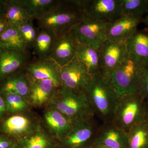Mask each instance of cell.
Returning a JSON list of instances; mask_svg holds the SVG:
<instances>
[{
    "mask_svg": "<svg viewBox=\"0 0 148 148\" xmlns=\"http://www.w3.org/2000/svg\"><path fill=\"white\" fill-rule=\"evenodd\" d=\"M85 0L58 1L43 16L37 19L39 29H47L55 36L72 30L84 15Z\"/></svg>",
    "mask_w": 148,
    "mask_h": 148,
    "instance_id": "1",
    "label": "cell"
},
{
    "mask_svg": "<svg viewBox=\"0 0 148 148\" xmlns=\"http://www.w3.org/2000/svg\"><path fill=\"white\" fill-rule=\"evenodd\" d=\"M84 91L94 115L103 122L112 120L119 96L110 77L101 72L91 76Z\"/></svg>",
    "mask_w": 148,
    "mask_h": 148,
    "instance_id": "2",
    "label": "cell"
},
{
    "mask_svg": "<svg viewBox=\"0 0 148 148\" xmlns=\"http://www.w3.org/2000/svg\"><path fill=\"white\" fill-rule=\"evenodd\" d=\"M46 108L56 109L73 121L94 116L84 91L76 92L64 87L57 90Z\"/></svg>",
    "mask_w": 148,
    "mask_h": 148,
    "instance_id": "3",
    "label": "cell"
},
{
    "mask_svg": "<svg viewBox=\"0 0 148 148\" xmlns=\"http://www.w3.org/2000/svg\"><path fill=\"white\" fill-rule=\"evenodd\" d=\"M148 119L147 101L138 92L119 96L112 120L128 133L132 126Z\"/></svg>",
    "mask_w": 148,
    "mask_h": 148,
    "instance_id": "4",
    "label": "cell"
},
{
    "mask_svg": "<svg viewBox=\"0 0 148 148\" xmlns=\"http://www.w3.org/2000/svg\"><path fill=\"white\" fill-rule=\"evenodd\" d=\"M128 55L119 66L109 75L119 96L137 92V85L143 69Z\"/></svg>",
    "mask_w": 148,
    "mask_h": 148,
    "instance_id": "5",
    "label": "cell"
},
{
    "mask_svg": "<svg viewBox=\"0 0 148 148\" xmlns=\"http://www.w3.org/2000/svg\"><path fill=\"white\" fill-rule=\"evenodd\" d=\"M94 117L73 121V127L60 142L62 148H81L93 142L98 127Z\"/></svg>",
    "mask_w": 148,
    "mask_h": 148,
    "instance_id": "6",
    "label": "cell"
},
{
    "mask_svg": "<svg viewBox=\"0 0 148 148\" xmlns=\"http://www.w3.org/2000/svg\"><path fill=\"white\" fill-rule=\"evenodd\" d=\"M26 113L13 114L3 120L0 127L2 135L17 142L34 133L40 123Z\"/></svg>",
    "mask_w": 148,
    "mask_h": 148,
    "instance_id": "7",
    "label": "cell"
},
{
    "mask_svg": "<svg viewBox=\"0 0 148 148\" xmlns=\"http://www.w3.org/2000/svg\"><path fill=\"white\" fill-rule=\"evenodd\" d=\"M108 23L92 20L84 16L80 22L73 28L80 44L91 46L99 49L106 39Z\"/></svg>",
    "mask_w": 148,
    "mask_h": 148,
    "instance_id": "8",
    "label": "cell"
},
{
    "mask_svg": "<svg viewBox=\"0 0 148 148\" xmlns=\"http://www.w3.org/2000/svg\"><path fill=\"white\" fill-rule=\"evenodd\" d=\"M80 44L73 29L61 33L56 36L53 49L48 58L62 68L76 57Z\"/></svg>",
    "mask_w": 148,
    "mask_h": 148,
    "instance_id": "9",
    "label": "cell"
},
{
    "mask_svg": "<svg viewBox=\"0 0 148 148\" xmlns=\"http://www.w3.org/2000/svg\"><path fill=\"white\" fill-rule=\"evenodd\" d=\"M61 77L62 87L81 92L84 91L91 75L85 65L75 57L61 68Z\"/></svg>",
    "mask_w": 148,
    "mask_h": 148,
    "instance_id": "10",
    "label": "cell"
},
{
    "mask_svg": "<svg viewBox=\"0 0 148 148\" xmlns=\"http://www.w3.org/2000/svg\"><path fill=\"white\" fill-rule=\"evenodd\" d=\"M84 16L110 23L121 16L120 0H85Z\"/></svg>",
    "mask_w": 148,
    "mask_h": 148,
    "instance_id": "11",
    "label": "cell"
},
{
    "mask_svg": "<svg viewBox=\"0 0 148 148\" xmlns=\"http://www.w3.org/2000/svg\"><path fill=\"white\" fill-rule=\"evenodd\" d=\"M101 72L109 75L128 56L125 43H119L106 40L99 49Z\"/></svg>",
    "mask_w": 148,
    "mask_h": 148,
    "instance_id": "12",
    "label": "cell"
},
{
    "mask_svg": "<svg viewBox=\"0 0 148 148\" xmlns=\"http://www.w3.org/2000/svg\"><path fill=\"white\" fill-rule=\"evenodd\" d=\"M92 143L110 148H128L127 133L112 120L98 127Z\"/></svg>",
    "mask_w": 148,
    "mask_h": 148,
    "instance_id": "13",
    "label": "cell"
},
{
    "mask_svg": "<svg viewBox=\"0 0 148 148\" xmlns=\"http://www.w3.org/2000/svg\"><path fill=\"white\" fill-rule=\"evenodd\" d=\"M27 75L35 80L51 79L58 87H62L61 67L50 58L39 59L25 66Z\"/></svg>",
    "mask_w": 148,
    "mask_h": 148,
    "instance_id": "14",
    "label": "cell"
},
{
    "mask_svg": "<svg viewBox=\"0 0 148 148\" xmlns=\"http://www.w3.org/2000/svg\"><path fill=\"white\" fill-rule=\"evenodd\" d=\"M43 123L47 132L60 143L72 129L73 121L56 109L47 108L44 112Z\"/></svg>",
    "mask_w": 148,
    "mask_h": 148,
    "instance_id": "15",
    "label": "cell"
},
{
    "mask_svg": "<svg viewBox=\"0 0 148 148\" xmlns=\"http://www.w3.org/2000/svg\"><path fill=\"white\" fill-rule=\"evenodd\" d=\"M27 77L29 81L28 104L36 108L46 107L60 88L51 80H35Z\"/></svg>",
    "mask_w": 148,
    "mask_h": 148,
    "instance_id": "16",
    "label": "cell"
},
{
    "mask_svg": "<svg viewBox=\"0 0 148 148\" xmlns=\"http://www.w3.org/2000/svg\"><path fill=\"white\" fill-rule=\"evenodd\" d=\"M143 19L123 15L108 23L106 32L107 40L119 43H125L137 30Z\"/></svg>",
    "mask_w": 148,
    "mask_h": 148,
    "instance_id": "17",
    "label": "cell"
},
{
    "mask_svg": "<svg viewBox=\"0 0 148 148\" xmlns=\"http://www.w3.org/2000/svg\"><path fill=\"white\" fill-rule=\"evenodd\" d=\"M128 55L144 68L148 65V28L137 30L125 42Z\"/></svg>",
    "mask_w": 148,
    "mask_h": 148,
    "instance_id": "18",
    "label": "cell"
},
{
    "mask_svg": "<svg viewBox=\"0 0 148 148\" xmlns=\"http://www.w3.org/2000/svg\"><path fill=\"white\" fill-rule=\"evenodd\" d=\"M27 53L0 48V82L26 65Z\"/></svg>",
    "mask_w": 148,
    "mask_h": 148,
    "instance_id": "19",
    "label": "cell"
},
{
    "mask_svg": "<svg viewBox=\"0 0 148 148\" xmlns=\"http://www.w3.org/2000/svg\"><path fill=\"white\" fill-rule=\"evenodd\" d=\"M56 139L40 123L32 135L16 142V148H55Z\"/></svg>",
    "mask_w": 148,
    "mask_h": 148,
    "instance_id": "20",
    "label": "cell"
},
{
    "mask_svg": "<svg viewBox=\"0 0 148 148\" xmlns=\"http://www.w3.org/2000/svg\"><path fill=\"white\" fill-rule=\"evenodd\" d=\"M76 57L85 65L91 76L101 72L99 49L91 46L80 44Z\"/></svg>",
    "mask_w": 148,
    "mask_h": 148,
    "instance_id": "21",
    "label": "cell"
},
{
    "mask_svg": "<svg viewBox=\"0 0 148 148\" xmlns=\"http://www.w3.org/2000/svg\"><path fill=\"white\" fill-rule=\"evenodd\" d=\"M0 90L16 93L27 101L29 92V81L27 73L18 72L11 75L5 80Z\"/></svg>",
    "mask_w": 148,
    "mask_h": 148,
    "instance_id": "22",
    "label": "cell"
},
{
    "mask_svg": "<svg viewBox=\"0 0 148 148\" xmlns=\"http://www.w3.org/2000/svg\"><path fill=\"white\" fill-rule=\"evenodd\" d=\"M56 36L53 32L47 29H39L33 49L39 59L48 58L55 42Z\"/></svg>",
    "mask_w": 148,
    "mask_h": 148,
    "instance_id": "23",
    "label": "cell"
},
{
    "mask_svg": "<svg viewBox=\"0 0 148 148\" xmlns=\"http://www.w3.org/2000/svg\"><path fill=\"white\" fill-rule=\"evenodd\" d=\"M0 48L25 53L28 50L18 27L10 25L0 35Z\"/></svg>",
    "mask_w": 148,
    "mask_h": 148,
    "instance_id": "24",
    "label": "cell"
},
{
    "mask_svg": "<svg viewBox=\"0 0 148 148\" xmlns=\"http://www.w3.org/2000/svg\"><path fill=\"white\" fill-rule=\"evenodd\" d=\"M5 17L9 25L17 27L32 19L21 6L19 0H6Z\"/></svg>",
    "mask_w": 148,
    "mask_h": 148,
    "instance_id": "25",
    "label": "cell"
},
{
    "mask_svg": "<svg viewBox=\"0 0 148 148\" xmlns=\"http://www.w3.org/2000/svg\"><path fill=\"white\" fill-rule=\"evenodd\" d=\"M58 0H19L23 8L32 19H38L50 10Z\"/></svg>",
    "mask_w": 148,
    "mask_h": 148,
    "instance_id": "26",
    "label": "cell"
},
{
    "mask_svg": "<svg viewBox=\"0 0 148 148\" xmlns=\"http://www.w3.org/2000/svg\"><path fill=\"white\" fill-rule=\"evenodd\" d=\"M127 137L128 148H148V119L132 126Z\"/></svg>",
    "mask_w": 148,
    "mask_h": 148,
    "instance_id": "27",
    "label": "cell"
},
{
    "mask_svg": "<svg viewBox=\"0 0 148 148\" xmlns=\"http://www.w3.org/2000/svg\"><path fill=\"white\" fill-rule=\"evenodd\" d=\"M120 7L121 16L143 19L148 12V0H120Z\"/></svg>",
    "mask_w": 148,
    "mask_h": 148,
    "instance_id": "28",
    "label": "cell"
},
{
    "mask_svg": "<svg viewBox=\"0 0 148 148\" xmlns=\"http://www.w3.org/2000/svg\"><path fill=\"white\" fill-rule=\"evenodd\" d=\"M5 103L8 113L14 114L27 112L29 110V104L22 96L10 92L0 90Z\"/></svg>",
    "mask_w": 148,
    "mask_h": 148,
    "instance_id": "29",
    "label": "cell"
},
{
    "mask_svg": "<svg viewBox=\"0 0 148 148\" xmlns=\"http://www.w3.org/2000/svg\"><path fill=\"white\" fill-rule=\"evenodd\" d=\"M33 19H31L18 27L21 38L27 49L34 46L39 30L34 26Z\"/></svg>",
    "mask_w": 148,
    "mask_h": 148,
    "instance_id": "30",
    "label": "cell"
},
{
    "mask_svg": "<svg viewBox=\"0 0 148 148\" xmlns=\"http://www.w3.org/2000/svg\"><path fill=\"white\" fill-rule=\"evenodd\" d=\"M137 92L148 101V65L143 68L140 73L137 85Z\"/></svg>",
    "mask_w": 148,
    "mask_h": 148,
    "instance_id": "31",
    "label": "cell"
},
{
    "mask_svg": "<svg viewBox=\"0 0 148 148\" xmlns=\"http://www.w3.org/2000/svg\"><path fill=\"white\" fill-rule=\"evenodd\" d=\"M16 145V142L0 134V148H12Z\"/></svg>",
    "mask_w": 148,
    "mask_h": 148,
    "instance_id": "32",
    "label": "cell"
},
{
    "mask_svg": "<svg viewBox=\"0 0 148 148\" xmlns=\"http://www.w3.org/2000/svg\"><path fill=\"white\" fill-rule=\"evenodd\" d=\"M8 114L6 108L5 103L3 98L0 93V120H1Z\"/></svg>",
    "mask_w": 148,
    "mask_h": 148,
    "instance_id": "33",
    "label": "cell"
},
{
    "mask_svg": "<svg viewBox=\"0 0 148 148\" xmlns=\"http://www.w3.org/2000/svg\"><path fill=\"white\" fill-rule=\"evenodd\" d=\"M9 26L5 17L0 18V35L3 33Z\"/></svg>",
    "mask_w": 148,
    "mask_h": 148,
    "instance_id": "34",
    "label": "cell"
},
{
    "mask_svg": "<svg viewBox=\"0 0 148 148\" xmlns=\"http://www.w3.org/2000/svg\"><path fill=\"white\" fill-rule=\"evenodd\" d=\"M6 0H0V18L5 17V14Z\"/></svg>",
    "mask_w": 148,
    "mask_h": 148,
    "instance_id": "35",
    "label": "cell"
},
{
    "mask_svg": "<svg viewBox=\"0 0 148 148\" xmlns=\"http://www.w3.org/2000/svg\"><path fill=\"white\" fill-rule=\"evenodd\" d=\"M90 148H110L101 144L92 143L90 145Z\"/></svg>",
    "mask_w": 148,
    "mask_h": 148,
    "instance_id": "36",
    "label": "cell"
},
{
    "mask_svg": "<svg viewBox=\"0 0 148 148\" xmlns=\"http://www.w3.org/2000/svg\"><path fill=\"white\" fill-rule=\"evenodd\" d=\"M143 22H144L146 24V26L148 27V12L147 13L145 18L143 19Z\"/></svg>",
    "mask_w": 148,
    "mask_h": 148,
    "instance_id": "37",
    "label": "cell"
},
{
    "mask_svg": "<svg viewBox=\"0 0 148 148\" xmlns=\"http://www.w3.org/2000/svg\"><path fill=\"white\" fill-rule=\"evenodd\" d=\"M147 113L148 116V101H147Z\"/></svg>",
    "mask_w": 148,
    "mask_h": 148,
    "instance_id": "38",
    "label": "cell"
},
{
    "mask_svg": "<svg viewBox=\"0 0 148 148\" xmlns=\"http://www.w3.org/2000/svg\"><path fill=\"white\" fill-rule=\"evenodd\" d=\"M81 148H90V146H87V147H84Z\"/></svg>",
    "mask_w": 148,
    "mask_h": 148,
    "instance_id": "39",
    "label": "cell"
},
{
    "mask_svg": "<svg viewBox=\"0 0 148 148\" xmlns=\"http://www.w3.org/2000/svg\"><path fill=\"white\" fill-rule=\"evenodd\" d=\"M16 148V146H15V147H13V148Z\"/></svg>",
    "mask_w": 148,
    "mask_h": 148,
    "instance_id": "40",
    "label": "cell"
}]
</instances>
